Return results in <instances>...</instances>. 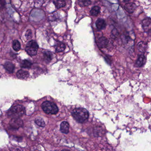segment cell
I'll return each mask as SVG.
<instances>
[{
	"mask_svg": "<svg viewBox=\"0 0 151 151\" xmlns=\"http://www.w3.org/2000/svg\"><path fill=\"white\" fill-rule=\"evenodd\" d=\"M108 43H109V41L106 37H100L99 38L97 42L98 46L100 48H106L108 46Z\"/></svg>",
	"mask_w": 151,
	"mask_h": 151,
	"instance_id": "8992f818",
	"label": "cell"
},
{
	"mask_svg": "<svg viewBox=\"0 0 151 151\" xmlns=\"http://www.w3.org/2000/svg\"><path fill=\"white\" fill-rule=\"evenodd\" d=\"M69 151V150H62V151Z\"/></svg>",
	"mask_w": 151,
	"mask_h": 151,
	"instance_id": "484cf974",
	"label": "cell"
},
{
	"mask_svg": "<svg viewBox=\"0 0 151 151\" xmlns=\"http://www.w3.org/2000/svg\"><path fill=\"white\" fill-rule=\"evenodd\" d=\"M42 108L43 111L48 114H56L59 109L56 104L50 101H45L42 104Z\"/></svg>",
	"mask_w": 151,
	"mask_h": 151,
	"instance_id": "3957f363",
	"label": "cell"
},
{
	"mask_svg": "<svg viewBox=\"0 0 151 151\" xmlns=\"http://www.w3.org/2000/svg\"><path fill=\"white\" fill-rule=\"evenodd\" d=\"M96 26L97 29L99 30L104 29L106 28V23L105 20L102 19H99L96 21Z\"/></svg>",
	"mask_w": 151,
	"mask_h": 151,
	"instance_id": "ba28073f",
	"label": "cell"
},
{
	"mask_svg": "<svg viewBox=\"0 0 151 151\" xmlns=\"http://www.w3.org/2000/svg\"><path fill=\"white\" fill-rule=\"evenodd\" d=\"M9 124L14 129H18L23 125V121L20 118H12L9 122Z\"/></svg>",
	"mask_w": 151,
	"mask_h": 151,
	"instance_id": "5b68a950",
	"label": "cell"
},
{
	"mask_svg": "<svg viewBox=\"0 0 151 151\" xmlns=\"http://www.w3.org/2000/svg\"><path fill=\"white\" fill-rule=\"evenodd\" d=\"M12 46L13 48L14 49V51H16V52H18L21 48L20 43L17 40H15L13 41Z\"/></svg>",
	"mask_w": 151,
	"mask_h": 151,
	"instance_id": "ac0fdd59",
	"label": "cell"
},
{
	"mask_svg": "<svg viewBox=\"0 0 151 151\" xmlns=\"http://www.w3.org/2000/svg\"><path fill=\"white\" fill-rule=\"evenodd\" d=\"M151 25V20L150 18L146 19L143 21V26L144 29L145 31L150 30V27Z\"/></svg>",
	"mask_w": 151,
	"mask_h": 151,
	"instance_id": "9a60e30c",
	"label": "cell"
},
{
	"mask_svg": "<svg viewBox=\"0 0 151 151\" xmlns=\"http://www.w3.org/2000/svg\"><path fill=\"white\" fill-rule=\"evenodd\" d=\"M112 34L113 36H114V37H116L118 36V32L117 30L114 29L112 31Z\"/></svg>",
	"mask_w": 151,
	"mask_h": 151,
	"instance_id": "cb8c5ba5",
	"label": "cell"
},
{
	"mask_svg": "<svg viewBox=\"0 0 151 151\" xmlns=\"http://www.w3.org/2000/svg\"><path fill=\"white\" fill-rule=\"evenodd\" d=\"M32 65V64L30 61L28 60H24L20 64V66L22 68H30Z\"/></svg>",
	"mask_w": 151,
	"mask_h": 151,
	"instance_id": "d6986e66",
	"label": "cell"
},
{
	"mask_svg": "<svg viewBox=\"0 0 151 151\" xmlns=\"http://www.w3.org/2000/svg\"><path fill=\"white\" fill-rule=\"evenodd\" d=\"M35 123L40 127H44L45 125L44 121L41 118H36L35 120Z\"/></svg>",
	"mask_w": 151,
	"mask_h": 151,
	"instance_id": "44dd1931",
	"label": "cell"
},
{
	"mask_svg": "<svg viewBox=\"0 0 151 151\" xmlns=\"http://www.w3.org/2000/svg\"><path fill=\"white\" fill-rule=\"evenodd\" d=\"M12 151H23L21 148H14Z\"/></svg>",
	"mask_w": 151,
	"mask_h": 151,
	"instance_id": "d4e9b609",
	"label": "cell"
},
{
	"mask_svg": "<svg viewBox=\"0 0 151 151\" xmlns=\"http://www.w3.org/2000/svg\"><path fill=\"white\" fill-rule=\"evenodd\" d=\"M29 76V73L26 71L20 70L17 71V76L18 78L20 79H25L28 78Z\"/></svg>",
	"mask_w": 151,
	"mask_h": 151,
	"instance_id": "9c48e42d",
	"label": "cell"
},
{
	"mask_svg": "<svg viewBox=\"0 0 151 151\" xmlns=\"http://www.w3.org/2000/svg\"><path fill=\"white\" fill-rule=\"evenodd\" d=\"M147 48V44L144 42H140L137 44V48L139 51L141 52H145L146 51Z\"/></svg>",
	"mask_w": 151,
	"mask_h": 151,
	"instance_id": "5bb4252c",
	"label": "cell"
},
{
	"mask_svg": "<svg viewBox=\"0 0 151 151\" xmlns=\"http://www.w3.org/2000/svg\"><path fill=\"white\" fill-rule=\"evenodd\" d=\"M69 123L66 122H63L60 124V131L63 134H67L69 132Z\"/></svg>",
	"mask_w": 151,
	"mask_h": 151,
	"instance_id": "30bf717a",
	"label": "cell"
},
{
	"mask_svg": "<svg viewBox=\"0 0 151 151\" xmlns=\"http://www.w3.org/2000/svg\"><path fill=\"white\" fill-rule=\"evenodd\" d=\"M25 37L27 40H30L32 38V33L31 29H28L25 33Z\"/></svg>",
	"mask_w": 151,
	"mask_h": 151,
	"instance_id": "603a6c76",
	"label": "cell"
},
{
	"mask_svg": "<svg viewBox=\"0 0 151 151\" xmlns=\"http://www.w3.org/2000/svg\"><path fill=\"white\" fill-rule=\"evenodd\" d=\"M4 67L9 73H13L15 69V66L10 62H6L4 64Z\"/></svg>",
	"mask_w": 151,
	"mask_h": 151,
	"instance_id": "7c38bea8",
	"label": "cell"
},
{
	"mask_svg": "<svg viewBox=\"0 0 151 151\" xmlns=\"http://www.w3.org/2000/svg\"><path fill=\"white\" fill-rule=\"evenodd\" d=\"M25 113V109L24 106L17 105L12 107L8 112V115L12 118H20Z\"/></svg>",
	"mask_w": 151,
	"mask_h": 151,
	"instance_id": "7a4b0ae2",
	"label": "cell"
},
{
	"mask_svg": "<svg viewBox=\"0 0 151 151\" xmlns=\"http://www.w3.org/2000/svg\"><path fill=\"white\" fill-rule=\"evenodd\" d=\"M44 58L46 61L48 62H50L52 59V54L49 51H47L44 53Z\"/></svg>",
	"mask_w": 151,
	"mask_h": 151,
	"instance_id": "ffe728a7",
	"label": "cell"
},
{
	"mask_svg": "<svg viewBox=\"0 0 151 151\" xmlns=\"http://www.w3.org/2000/svg\"><path fill=\"white\" fill-rule=\"evenodd\" d=\"M91 1H79V6H87L91 4Z\"/></svg>",
	"mask_w": 151,
	"mask_h": 151,
	"instance_id": "7402d4cb",
	"label": "cell"
},
{
	"mask_svg": "<svg viewBox=\"0 0 151 151\" xmlns=\"http://www.w3.org/2000/svg\"><path fill=\"white\" fill-rule=\"evenodd\" d=\"M100 10V8L98 6L93 7L90 10V15L93 16H98Z\"/></svg>",
	"mask_w": 151,
	"mask_h": 151,
	"instance_id": "2e32d148",
	"label": "cell"
},
{
	"mask_svg": "<svg viewBox=\"0 0 151 151\" xmlns=\"http://www.w3.org/2000/svg\"><path fill=\"white\" fill-rule=\"evenodd\" d=\"M54 4L57 8H60L65 6L66 3L64 1H55Z\"/></svg>",
	"mask_w": 151,
	"mask_h": 151,
	"instance_id": "e0dca14e",
	"label": "cell"
},
{
	"mask_svg": "<svg viewBox=\"0 0 151 151\" xmlns=\"http://www.w3.org/2000/svg\"><path fill=\"white\" fill-rule=\"evenodd\" d=\"M146 61L145 56L144 54H141L139 55L136 60V66L138 67H141L142 66L144 65Z\"/></svg>",
	"mask_w": 151,
	"mask_h": 151,
	"instance_id": "8fae6325",
	"label": "cell"
},
{
	"mask_svg": "<svg viewBox=\"0 0 151 151\" xmlns=\"http://www.w3.org/2000/svg\"><path fill=\"white\" fill-rule=\"evenodd\" d=\"M55 51L57 52H61L64 51L66 48L65 45L63 43L59 42L57 43L55 45Z\"/></svg>",
	"mask_w": 151,
	"mask_h": 151,
	"instance_id": "4fadbf2b",
	"label": "cell"
},
{
	"mask_svg": "<svg viewBox=\"0 0 151 151\" xmlns=\"http://www.w3.org/2000/svg\"><path fill=\"white\" fill-rule=\"evenodd\" d=\"M71 113L74 119L81 123L87 122L89 117L88 111L84 108H76L73 110Z\"/></svg>",
	"mask_w": 151,
	"mask_h": 151,
	"instance_id": "6da1fadb",
	"label": "cell"
},
{
	"mask_svg": "<svg viewBox=\"0 0 151 151\" xmlns=\"http://www.w3.org/2000/svg\"><path fill=\"white\" fill-rule=\"evenodd\" d=\"M124 8L128 13H132L136 9V6L135 3H127L124 6Z\"/></svg>",
	"mask_w": 151,
	"mask_h": 151,
	"instance_id": "52a82bcc",
	"label": "cell"
},
{
	"mask_svg": "<svg viewBox=\"0 0 151 151\" xmlns=\"http://www.w3.org/2000/svg\"><path fill=\"white\" fill-rule=\"evenodd\" d=\"M39 49L38 44L35 41H30L27 43L25 47V51L28 55L30 56H34L37 54Z\"/></svg>",
	"mask_w": 151,
	"mask_h": 151,
	"instance_id": "277c9868",
	"label": "cell"
}]
</instances>
